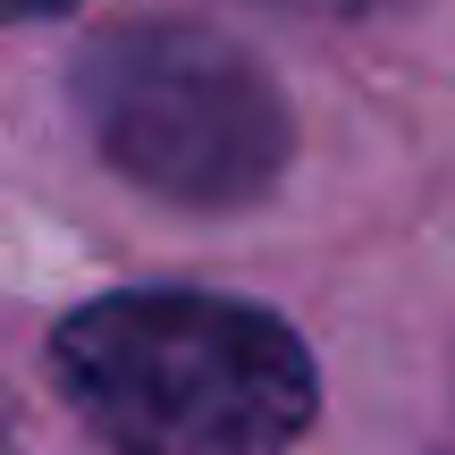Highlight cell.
Here are the masks:
<instances>
[{"instance_id": "obj_1", "label": "cell", "mask_w": 455, "mask_h": 455, "mask_svg": "<svg viewBox=\"0 0 455 455\" xmlns=\"http://www.w3.org/2000/svg\"><path fill=\"white\" fill-rule=\"evenodd\" d=\"M51 371L110 455H287L321 405L312 355L278 312L195 287L76 304Z\"/></svg>"}, {"instance_id": "obj_2", "label": "cell", "mask_w": 455, "mask_h": 455, "mask_svg": "<svg viewBox=\"0 0 455 455\" xmlns=\"http://www.w3.org/2000/svg\"><path fill=\"white\" fill-rule=\"evenodd\" d=\"M68 84L110 169L178 212H244L295 152V118L253 51L178 17L93 34Z\"/></svg>"}, {"instance_id": "obj_3", "label": "cell", "mask_w": 455, "mask_h": 455, "mask_svg": "<svg viewBox=\"0 0 455 455\" xmlns=\"http://www.w3.org/2000/svg\"><path fill=\"white\" fill-rule=\"evenodd\" d=\"M261 9H295V17H338V26H355V17H388V9H405V0H261Z\"/></svg>"}, {"instance_id": "obj_4", "label": "cell", "mask_w": 455, "mask_h": 455, "mask_svg": "<svg viewBox=\"0 0 455 455\" xmlns=\"http://www.w3.org/2000/svg\"><path fill=\"white\" fill-rule=\"evenodd\" d=\"M76 0H9V17H68Z\"/></svg>"}]
</instances>
